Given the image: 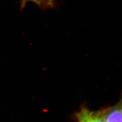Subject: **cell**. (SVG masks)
I'll list each match as a JSON object with an SVG mask.
<instances>
[{
    "label": "cell",
    "instance_id": "cell-1",
    "mask_svg": "<svg viewBox=\"0 0 122 122\" xmlns=\"http://www.w3.org/2000/svg\"><path fill=\"white\" fill-rule=\"evenodd\" d=\"M75 118L77 122H106L102 109L91 110L85 105L75 114Z\"/></svg>",
    "mask_w": 122,
    "mask_h": 122
},
{
    "label": "cell",
    "instance_id": "cell-2",
    "mask_svg": "<svg viewBox=\"0 0 122 122\" xmlns=\"http://www.w3.org/2000/svg\"><path fill=\"white\" fill-rule=\"evenodd\" d=\"M102 110L106 122H122V91L118 103Z\"/></svg>",
    "mask_w": 122,
    "mask_h": 122
},
{
    "label": "cell",
    "instance_id": "cell-3",
    "mask_svg": "<svg viewBox=\"0 0 122 122\" xmlns=\"http://www.w3.org/2000/svg\"><path fill=\"white\" fill-rule=\"evenodd\" d=\"M32 2L43 9L53 7L54 0H20L21 6L23 7L27 3Z\"/></svg>",
    "mask_w": 122,
    "mask_h": 122
}]
</instances>
